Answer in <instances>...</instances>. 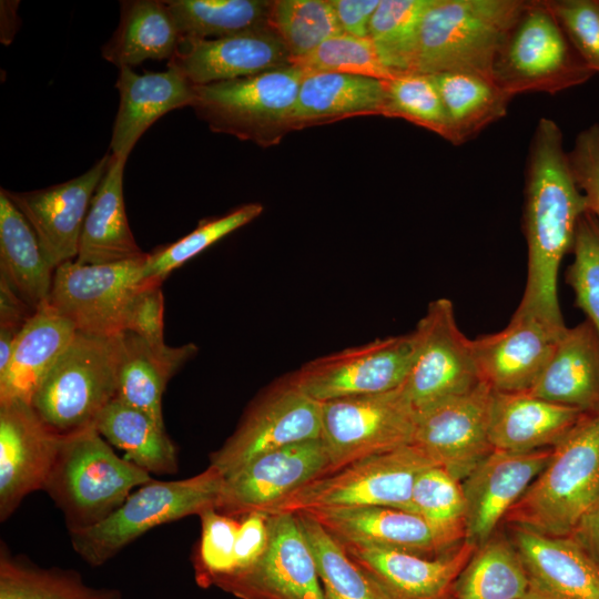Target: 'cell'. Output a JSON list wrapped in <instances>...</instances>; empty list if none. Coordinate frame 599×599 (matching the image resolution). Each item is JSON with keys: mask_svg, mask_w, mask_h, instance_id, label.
Listing matches in <instances>:
<instances>
[{"mask_svg": "<svg viewBox=\"0 0 599 599\" xmlns=\"http://www.w3.org/2000/svg\"><path fill=\"white\" fill-rule=\"evenodd\" d=\"M587 211L573 179L562 132L540 118L531 135L525 167L522 230L527 278L519 308L565 325L558 300V272L572 248L580 216Z\"/></svg>", "mask_w": 599, "mask_h": 599, "instance_id": "6da1fadb", "label": "cell"}, {"mask_svg": "<svg viewBox=\"0 0 599 599\" xmlns=\"http://www.w3.org/2000/svg\"><path fill=\"white\" fill-rule=\"evenodd\" d=\"M599 496V412L585 413L551 447L546 467L509 509L515 527L567 537Z\"/></svg>", "mask_w": 599, "mask_h": 599, "instance_id": "7a4b0ae2", "label": "cell"}, {"mask_svg": "<svg viewBox=\"0 0 599 599\" xmlns=\"http://www.w3.org/2000/svg\"><path fill=\"white\" fill-rule=\"evenodd\" d=\"M151 474L118 456L93 427L63 436L44 486L69 534L91 528L116 510Z\"/></svg>", "mask_w": 599, "mask_h": 599, "instance_id": "3957f363", "label": "cell"}, {"mask_svg": "<svg viewBox=\"0 0 599 599\" xmlns=\"http://www.w3.org/2000/svg\"><path fill=\"white\" fill-rule=\"evenodd\" d=\"M526 0H432L424 13L413 73L491 78L498 50Z\"/></svg>", "mask_w": 599, "mask_h": 599, "instance_id": "277c9868", "label": "cell"}, {"mask_svg": "<svg viewBox=\"0 0 599 599\" xmlns=\"http://www.w3.org/2000/svg\"><path fill=\"white\" fill-rule=\"evenodd\" d=\"M77 332L50 368L30 405L57 434L93 427L116 397L121 339Z\"/></svg>", "mask_w": 599, "mask_h": 599, "instance_id": "5b68a950", "label": "cell"}, {"mask_svg": "<svg viewBox=\"0 0 599 599\" xmlns=\"http://www.w3.org/2000/svg\"><path fill=\"white\" fill-rule=\"evenodd\" d=\"M224 477L213 466L179 480H150L98 525L70 534L73 550L99 567L151 529L217 508Z\"/></svg>", "mask_w": 599, "mask_h": 599, "instance_id": "8992f818", "label": "cell"}, {"mask_svg": "<svg viewBox=\"0 0 599 599\" xmlns=\"http://www.w3.org/2000/svg\"><path fill=\"white\" fill-rule=\"evenodd\" d=\"M593 71L568 40L546 0H527L493 64L494 82L508 95L556 94L586 83Z\"/></svg>", "mask_w": 599, "mask_h": 599, "instance_id": "52a82bcc", "label": "cell"}, {"mask_svg": "<svg viewBox=\"0 0 599 599\" xmlns=\"http://www.w3.org/2000/svg\"><path fill=\"white\" fill-rule=\"evenodd\" d=\"M437 465L414 444L349 463L300 487L265 514H300L316 509L367 506L413 512L417 475Z\"/></svg>", "mask_w": 599, "mask_h": 599, "instance_id": "ba28073f", "label": "cell"}, {"mask_svg": "<svg viewBox=\"0 0 599 599\" xmlns=\"http://www.w3.org/2000/svg\"><path fill=\"white\" fill-rule=\"evenodd\" d=\"M304 71L291 64L256 75L194 85L192 108L215 132L267 146L293 129Z\"/></svg>", "mask_w": 599, "mask_h": 599, "instance_id": "9c48e42d", "label": "cell"}, {"mask_svg": "<svg viewBox=\"0 0 599 599\" xmlns=\"http://www.w3.org/2000/svg\"><path fill=\"white\" fill-rule=\"evenodd\" d=\"M416 347L414 331L377 338L309 361L287 377L319 403L386 393L404 384Z\"/></svg>", "mask_w": 599, "mask_h": 599, "instance_id": "30bf717a", "label": "cell"}, {"mask_svg": "<svg viewBox=\"0 0 599 599\" xmlns=\"http://www.w3.org/2000/svg\"><path fill=\"white\" fill-rule=\"evenodd\" d=\"M146 254L108 264L65 262L54 271L47 302L77 332L116 336L133 297L152 280L143 274Z\"/></svg>", "mask_w": 599, "mask_h": 599, "instance_id": "8fae6325", "label": "cell"}, {"mask_svg": "<svg viewBox=\"0 0 599 599\" xmlns=\"http://www.w3.org/2000/svg\"><path fill=\"white\" fill-rule=\"evenodd\" d=\"M321 436L322 403L282 378L253 399L210 465L226 477L263 454Z\"/></svg>", "mask_w": 599, "mask_h": 599, "instance_id": "7c38bea8", "label": "cell"}, {"mask_svg": "<svg viewBox=\"0 0 599 599\" xmlns=\"http://www.w3.org/2000/svg\"><path fill=\"white\" fill-rule=\"evenodd\" d=\"M416 410L402 388L322 403L329 471L413 444ZM327 474V473H326Z\"/></svg>", "mask_w": 599, "mask_h": 599, "instance_id": "4fadbf2b", "label": "cell"}, {"mask_svg": "<svg viewBox=\"0 0 599 599\" xmlns=\"http://www.w3.org/2000/svg\"><path fill=\"white\" fill-rule=\"evenodd\" d=\"M414 332L416 353L400 388L416 412L481 383L473 339L458 327L450 300L432 301Z\"/></svg>", "mask_w": 599, "mask_h": 599, "instance_id": "5bb4252c", "label": "cell"}, {"mask_svg": "<svg viewBox=\"0 0 599 599\" xmlns=\"http://www.w3.org/2000/svg\"><path fill=\"white\" fill-rule=\"evenodd\" d=\"M268 545L250 568L212 586L240 599H325L312 548L294 514L268 515Z\"/></svg>", "mask_w": 599, "mask_h": 599, "instance_id": "9a60e30c", "label": "cell"}, {"mask_svg": "<svg viewBox=\"0 0 599 599\" xmlns=\"http://www.w3.org/2000/svg\"><path fill=\"white\" fill-rule=\"evenodd\" d=\"M493 389H473L416 412L413 444L458 480L494 449L489 440Z\"/></svg>", "mask_w": 599, "mask_h": 599, "instance_id": "2e32d148", "label": "cell"}, {"mask_svg": "<svg viewBox=\"0 0 599 599\" xmlns=\"http://www.w3.org/2000/svg\"><path fill=\"white\" fill-rule=\"evenodd\" d=\"M328 470L329 457L322 438L268 451L224 477L216 509L233 517L265 512Z\"/></svg>", "mask_w": 599, "mask_h": 599, "instance_id": "e0dca14e", "label": "cell"}, {"mask_svg": "<svg viewBox=\"0 0 599 599\" xmlns=\"http://www.w3.org/2000/svg\"><path fill=\"white\" fill-rule=\"evenodd\" d=\"M62 437L29 403H0L1 522L13 515L28 495L44 489Z\"/></svg>", "mask_w": 599, "mask_h": 599, "instance_id": "ac0fdd59", "label": "cell"}, {"mask_svg": "<svg viewBox=\"0 0 599 599\" xmlns=\"http://www.w3.org/2000/svg\"><path fill=\"white\" fill-rule=\"evenodd\" d=\"M566 327L517 307L504 329L473 339L481 382L494 392L529 390Z\"/></svg>", "mask_w": 599, "mask_h": 599, "instance_id": "d6986e66", "label": "cell"}, {"mask_svg": "<svg viewBox=\"0 0 599 599\" xmlns=\"http://www.w3.org/2000/svg\"><path fill=\"white\" fill-rule=\"evenodd\" d=\"M109 160L110 153L81 175L45 189L27 192L3 189L34 230L54 268L75 260L84 219Z\"/></svg>", "mask_w": 599, "mask_h": 599, "instance_id": "ffe728a7", "label": "cell"}, {"mask_svg": "<svg viewBox=\"0 0 599 599\" xmlns=\"http://www.w3.org/2000/svg\"><path fill=\"white\" fill-rule=\"evenodd\" d=\"M292 57L271 28L250 30L215 39H181L167 68L192 84L203 85L256 75L288 67Z\"/></svg>", "mask_w": 599, "mask_h": 599, "instance_id": "44dd1931", "label": "cell"}, {"mask_svg": "<svg viewBox=\"0 0 599 599\" xmlns=\"http://www.w3.org/2000/svg\"><path fill=\"white\" fill-rule=\"evenodd\" d=\"M551 447L512 453L494 449L464 479L465 540L477 548L488 541L499 521L549 461Z\"/></svg>", "mask_w": 599, "mask_h": 599, "instance_id": "7402d4cb", "label": "cell"}, {"mask_svg": "<svg viewBox=\"0 0 599 599\" xmlns=\"http://www.w3.org/2000/svg\"><path fill=\"white\" fill-rule=\"evenodd\" d=\"M342 546L380 548L436 557L454 549L419 515L367 506L304 511Z\"/></svg>", "mask_w": 599, "mask_h": 599, "instance_id": "603a6c76", "label": "cell"}, {"mask_svg": "<svg viewBox=\"0 0 599 599\" xmlns=\"http://www.w3.org/2000/svg\"><path fill=\"white\" fill-rule=\"evenodd\" d=\"M387 599H450L453 586L477 549L468 541L436 557L343 546Z\"/></svg>", "mask_w": 599, "mask_h": 599, "instance_id": "cb8c5ba5", "label": "cell"}, {"mask_svg": "<svg viewBox=\"0 0 599 599\" xmlns=\"http://www.w3.org/2000/svg\"><path fill=\"white\" fill-rule=\"evenodd\" d=\"M115 88L119 109L113 124L110 153L126 159L142 134L161 116L192 106L194 84L173 68L139 74L120 68Z\"/></svg>", "mask_w": 599, "mask_h": 599, "instance_id": "d4e9b609", "label": "cell"}, {"mask_svg": "<svg viewBox=\"0 0 599 599\" xmlns=\"http://www.w3.org/2000/svg\"><path fill=\"white\" fill-rule=\"evenodd\" d=\"M515 547L534 588L561 599H599V562L573 537L515 527Z\"/></svg>", "mask_w": 599, "mask_h": 599, "instance_id": "484cf974", "label": "cell"}, {"mask_svg": "<svg viewBox=\"0 0 599 599\" xmlns=\"http://www.w3.org/2000/svg\"><path fill=\"white\" fill-rule=\"evenodd\" d=\"M578 408L536 397L527 392H494L489 440L493 449L528 453L555 446L581 418Z\"/></svg>", "mask_w": 599, "mask_h": 599, "instance_id": "4316f807", "label": "cell"}, {"mask_svg": "<svg viewBox=\"0 0 599 599\" xmlns=\"http://www.w3.org/2000/svg\"><path fill=\"white\" fill-rule=\"evenodd\" d=\"M527 393L583 413L599 412V335L588 319L566 327Z\"/></svg>", "mask_w": 599, "mask_h": 599, "instance_id": "83f0119b", "label": "cell"}, {"mask_svg": "<svg viewBox=\"0 0 599 599\" xmlns=\"http://www.w3.org/2000/svg\"><path fill=\"white\" fill-rule=\"evenodd\" d=\"M126 159L110 153L106 171L89 206L75 262L108 264L143 256L130 229L123 197Z\"/></svg>", "mask_w": 599, "mask_h": 599, "instance_id": "f1b7e54d", "label": "cell"}, {"mask_svg": "<svg viewBox=\"0 0 599 599\" xmlns=\"http://www.w3.org/2000/svg\"><path fill=\"white\" fill-rule=\"evenodd\" d=\"M75 333L72 323L48 302L40 305L19 333L10 362L0 373V403L19 399L30 404Z\"/></svg>", "mask_w": 599, "mask_h": 599, "instance_id": "f546056e", "label": "cell"}, {"mask_svg": "<svg viewBox=\"0 0 599 599\" xmlns=\"http://www.w3.org/2000/svg\"><path fill=\"white\" fill-rule=\"evenodd\" d=\"M120 339L116 398L164 425L162 397L166 384L197 347L193 343L154 347L131 332H122Z\"/></svg>", "mask_w": 599, "mask_h": 599, "instance_id": "4dcf8cb0", "label": "cell"}, {"mask_svg": "<svg viewBox=\"0 0 599 599\" xmlns=\"http://www.w3.org/2000/svg\"><path fill=\"white\" fill-rule=\"evenodd\" d=\"M384 80L335 72H304L293 129L361 114L384 115Z\"/></svg>", "mask_w": 599, "mask_h": 599, "instance_id": "1f68e13d", "label": "cell"}, {"mask_svg": "<svg viewBox=\"0 0 599 599\" xmlns=\"http://www.w3.org/2000/svg\"><path fill=\"white\" fill-rule=\"evenodd\" d=\"M181 42L177 26L162 0L121 1L120 21L102 47L104 60L132 68L145 60L170 61Z\"/></svg>", "mask_w": 599, "mask_h": 599, "instance_id": "d6a6232c", "label": "cell"}, {"mask_svg": "<svg viewBox=\"0 0 599 599\" xmlns=\"http://www.w3.org/2000/svg\"><path fill=\"white\" fill-rule=\"evenodd\" d=\"M55 268L24 215L0 190V275L32 308L49 298Z\"/></svg>", "mask_w": 599, "mask_h": 599, "instance_id": "836d02e7", "label": "cell"}, {"mask_svg": "<svg viewBox=\"0 0 599 599\" xmlns=\"http://www.w3.org/2000/svg\"><path fill=\"white\" fill-rule=\"evenodd\" d=\"M94 428L110 444L124 451V458L149 474L177 473L176 447L165 425L119 398L99 414Z\"/></svg>", "mask_w": 599, "mask_h": 599, "instance_id": "e575fe53", "label": "cell"}, {"mask_svg": "<svg viewBox=\"0 0 599 599\" xmlns=\"http://www.w3.org/2000/svg\"><path fill=\"white\" fill-rule=\"evenodd\" d=\"M432 75L446 112L449 138L461 145L504 118L511 97L493 79L471 73L443 72Z\"/></svg>", "mask_w": 599, "mask_h": 599, "instance_id": "d590c367", "label": "cell"}, {"mask_svg": "<svg viewBox=\"0 0 599 599\" xmlns=\"http://www.w3.org/2000/svg\"><path fill=\"white\" fill-rule=\"evenodd\" d=\"M531 588L530 575L515 545L490 538L459 573L450 599H521Z\"/></svg>", "mask_w": 599, "mask_h": 599, "instance_id": "8d00e7d4", "label": "cell"}, {"mask_svg": "<svg viewBox=\"0 0 599 599\" xmlns=\"http://www.w3.org/2000/svg\"><path fill=\"white\" fill-rule=\"evenodd\" d=\"M0 599H122L114 588L85 583L80 572L42 567L0 545Z\"/></svg>", "mask_w": 599, "mask_h": 599, "instance_id": "74e56055", "label": "cell"}, {"mask_svg": "<svg viewBox=\"0 0 599 599\" xmlns=\"http://www.w3.org/2000/svg\"><path fill=\"white\" fill-rule=\"evenodd\" d=\"M181 39H215L267 28L272 1L165 0Z\"/></svg>", "mask_w": 599, "mask_h": 599, "instance_id": "f35d334b", "label": "cell"}, {"mask_svg": "<svg viewBox=\"0 0 599 599\" xmlns=\"http://www.w3.org/2000/svg\"><path fill=\"white\" fill-rule=\"evenodd\" d=\"M432 0H380L368 28L382 63L396 77L413 73L420 23Z\"/></svg>", "mask_w": 599, "mask_h": 599, "instance_id": "ab89813d", "label": "cell"}, {"mask_svg": "<svg viewBox=\"0 0 599 599\" xmlns=\"http://www.w3.org/2000/svg\"><path fill=\"white\" fill-rule=\"evenodd\" d=\"M312 548L325 599H387L344 547L307 514H296Z\"/></svg>", "mask_w": 599, "mask_h": 599, "instance_id": "60d3db41", "label": "cell"}, {"mask_svg": "<svg viewBox=\"0 0 599 599\" xmlns=\"http://www.w3.org/2000/svg\"><path fill=\"white\" fill-rule=\"evenodd\" d=\"M412 509L451 547L466 535L463 484L439 465L423 469L412 490Z\"/></svg>", "mask_w": 599, "mask_h": 599, "instance_id": "b9f144b4", "label": "cell"}, {"mask_svg": "<svg viewBox=\"0 0 599 599\" xmlns=\"http://www.w3.org/2000/svg\"><path fill=\"white\" fill-rule=\"evenodd\" d=\"M270 26L285 44L292 62L343 33L329 0L272 1Z\"/></svg>", "mask_w": 599, "mask_h": 599, "instance_id": "7bdbcfd3", "label": "cell"}, {"mask_svg": "<svg viewBox=\"0 0 599 599\" xmlns=\"http://www.w3.org/2000/svg\"><path fill=\"white\" fill-rule=\"evenodd\" d=\"M262 212V204L247 203L225 215L201 221L187 235L148 253L143 268L144 277L164 281L173 270L182 266L227 234L246 225Z\"/></svg>", "mask_w": 599, "mask_h": 599, "instance_id": "ee69618b", "label": "cell"}, {"mask_svg": "<svg viewBox=\"0 0 599 599\" xmlns=\"http://www.w3.org/2000/svg\"><path fill=\"white\" fill-rule=\"evenodd\" d=\"M385 84V116L407 120L448 141L446 112L432 75L406 73L386 80Z\"/></svg>", "mask_w": 599, "mask_h": 599, "instance_id": "f6af8a7d", "label": "cell"}, {"mask_svg": "<svg viewBox=\"0 0 599 599\" xmlns=\"http://www.w3.org/2000/svg\"><path fill=\"white\" fill-rule=\"evenodd\" d=\"M292 64L304 72H335L389 80L395 75L382 63L368 38L345 33L324 41L309 54Z\"/></svg>", "mask_w": 599, "mask_h": 599, "instance_id": "bcb514c9", "label": "cell"}, {"mask_svg": "<svg viewBox=\"0 0 599 599\" xmlns=\"http://www.w3.org/2000/svg\"><path fill=\"white\" fill-rule=\"evenodd\" d=\"M571 252L566 280L599 335V220L588 211L578 221Z\"/></svg>", "mask_w": 599, "mask_h": 599, "instance_id": "7dc6e473", "label": "cell"}, {"mask_svg": "<svg viewBox=\"0 0 599 599\" xmlns=\"http://www.w3.org/2000/svg\"><path fill=\"white\" fill-rule=\"evenodd\" d=\"M201 539L193 557L195 580L200 587H211L222 576L235 568V545L240 520L233 516L210 508L203 511Z\"/></svg>", "mask_w": 599, "mask_h": 599, "instance_id": "c3c4849f", "label": "cell"}, {"mask_svg": "<svg viewBox=\"0 0 599 599\" xmlns=\"http://www.w3.org/2000/svg\"><path fill=\"white\" fill-rule=\"evenodd\" d=\"M583 62L599 73V0H546Z\"/></svg>", "mask_w": 599, "mask_h": 599, "instance_id": "681fc988", "label": "cell"}, {"mask_svg": "<svg viewBox=\"0 0 599 599\" xmlns=\"http://www.w3.org/2000/svg\"><path fill=\"white\" fill-rule=\"evenodd\" d=\"M162 282L152 278L135 294L126 311L123 326V332L136 334L154 347L166 345Z\"/></svg>", "mask_w": 599, "mask_h": 599, "instance_id": "f907efd6", "label": "cell"}, {"mask_svg": "<svg viewBox=\"0 0 599 599\" xmlns=\"http://www.w3.org/2000/svg\"><path fill=\"white\" fill-rule=\"evenodd\" d=\"M568 158L587 211L599 220V123L578 133Z\"/></svg>", "mask_w": 599, "mask_h": 599, "instance_id": "816d5d0a", "label": "cell"}, {"mask_svg": "<svg viewBox=\"0 0 599 599\" xmlns=\"http://www.w3.org/2000/svg\"><path fill=\"white\" fill-rule=\"evenodd\" d=\"M241 517L235 545V568L232 572L254 565L268 545V515L263 511H251Z\"/></svg>", "mask_w": 599, "mask_h": 599, "instance_id": "f5cc1de1", "label": "cell"}, {"mask_svg": "<svg viewBox=\"0 0 599 599\" xmlns=\"http://www.w3.org/2000/svg\"><path fill=\"white\" fill-rule=\"evenodd\" d=\"M343 33L368 38L370 19L380 0H329Z\"/></svg>", "mask_w": 599, "mask_h": 599, "instance_id": "db71d44e", "label": "cell"}, {"mask_svg": "<svg viewBox=\"0 0 599 599\" xmlns=\"http://www.w3.org/2000/svg\"><path fill=\"white\" fill-rule=\"evenodd\" d=\"M34 311L0 275V328L21 331Z\"/></svg>", "mask_w": 599, "mask_h": 599, "instance_id": "11a10c76", "label": "cell"}, {"mask_svg": "<svg viewBox=\"0 0 599 599\" xmlns=\"http://www.w3.org/2000/svg\"><path fill=\"white\" fill-rule=\"evenodd\" d=\"M571 537L599 562V496L583 515Z\"/></svg>", "mask_w": 599, "mask_h": 599, "instance_id": "9f6ffc18", "label": "cell"}, {"mask_svg": "<svg viewBox=\"0 0 599 599\" xmlns=\"http://www.w3.org/2000/svg\"><path fill=\"white\" fill-rule=\"evenodd\" d=\"M18 1H1V42H11L17 30Z\"/></svg>", "mask_w": 599, "mask_h": 599, "instance_id": "6f0895ef", "label": "cell"}, {"mask_svg": "<svg viewBox=\"0 0 599 599\" xmlns=\"http://www.w3.org/2000/svg\"><path fill=\"white\" fill-rule=\"evenodd\" d=\"M21 331L0 328V373L8 366L16 341Z\"/></svg>", "mask_w": 599, "mask_h": 599, "instance_id": "680465c9", "label": "cell"}, {"mask_svg": "<svg viewBox=\"0 0 599 599\" xmlns=\"http://www.w3.org/2000/svg\"><path fill=\"white\" fill-rule=\"evenodd\" d=\"M521 599H561V598L551 596L547 592H544L532 587L529 593Z\"/></svg>", "mask_w": 599, "mask_h": 599, "instance_id": "91938a15", "label": "cell"}]
</instances>
